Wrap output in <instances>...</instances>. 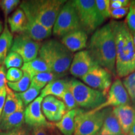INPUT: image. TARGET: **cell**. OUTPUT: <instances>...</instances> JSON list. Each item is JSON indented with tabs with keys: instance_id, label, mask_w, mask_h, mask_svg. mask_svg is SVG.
Wrapping results in <instances>:
<instances>
[{
	"instance_id": "45",
	"label": "cell",
	"mask_w": 135,
	"mask_h": 135,
	"mask_svg": "<svg viewBox=\"0 0 135 135\" xmlns=\"http://www.w3.org/2000/svg\"><path fill=\"white\" fill-rule=\"evenodd\" d=\"M119 135H125V134H119Z\"/></svg>"
},
{
	"instance_id": "33",
	"label": "cell",
	"mask_w": 135,
	"mask_h": 135,
	"mask_svg": "<svg viewBox=\"0 0 135 135\" xmlns=\"http://www.w3.org/2000/svg\"><path fill=\"white\" fill-rule=\"evenodd\" d=\"M64 103L66 108L67 111L72 110V109L78 108V106L76 102V100L73 95L71 91H70V88L67 89L64 93L61 98L60 99Z\"/></svg>"
},
{
	"instance_id": "14",
	"label": "cell",
	"mask_w": 135,
	"mask_h": 135,
	"mask_svg": "<svg viewBox=\"0 0 135 135\" xmlns=\"http://www.w3.org/2000/svg\"><path fill=\"white\" fill-rule=\"evenodd\" d=\"M43 98L38 97L25 109V122L31 127L46 126L50 124L41 110Z\"/></svg>"
},
{
	"instance_id": "18",
	"label": "cell",
	"mask_w": 135,
	"mask_h": 135,
	"mask_svg": "<svg viewBox=\"0 0 135 135\" xmlns=\"http://www.w3.org/2000/svg\"><path fill=\"white\" fill-rule=\"evenodd\" d=\"M81 109L66 111L60 121L55 123L57 129L63 135H73L75 129V119Z\"/></svg>"
},
{
	"instance_id": "22",
	"label": "cell",
	"mask_w": 135,
	"mask_h": 135,
	"mask_svg": "<svg viewBox=\"0 0 135 135\" xmlns=\"http://www.w3.org/2000/svg\"><path fill=\"white\" fill-rule=\"evenodd\" d=\"M10 31L12 33H24L27 26V18L21 8L17 9L8 19Z\"/></svg>"
},
{
	"instance_id": "26",
	"label": "cell",
	"mask_w": 135,
	"mask_h": 135,
	"mask_svg": "<svg viewBox=\"0 0 135 135\" xmlns=\"http://www.w3.org/2000/svg\"><path fill=\"white\" fill-rule=\"evenodd\" d=\"M64 76L57 75L53 72L41 73L34 76L31 79L30 86L35 87L36 88L42 90L47 84L54 80L60 79Z\"/></svg>"
},
{
	"instance_id": "37",
	"label": "cell",
	"mask_w": 135,
	"mask_h": 135,
	"mask_svg": "<svg viewBox=\"0 0 135 135\" xmlns=\"http://www.w3.org/2000/svg\"><path fill=\"white\" fill-rule=\"evenodd\" d=\"M0 135H32L29 129L24 126L7 131H0Z\"/></svg>"
},
{
	"instance_id": "10",
	"label": "cell",
	"mask_w": 135,
	"mask_h": 135,
	"mask_svg": "<svg viewBox=\"0 0 135 135\" xmlns=\"http://www.w3.org/2000/svg\"><path fill=\"white\" fill-rule=\"evenodd\" d=\"M41 45L24 33L16 35L13 39L11 51L18 53L23 59L24 63H27L36 58Z\"/></svg>"
},
{
	"instance_id": "13",
	"label": "cell",
	"mask_w": 135,
	"mask_h": 135,
	"mask_svg": "<svg viewBox=\"0 0 135 135\" xmlns=\"http://www.w3.org/2000/svg\"><path fill=\"white\" fill-rule=\"evenodd\" d=\"M41 110L48 121L56 123L60 121L67 111L63 101L53 96H48L43 99Z\"/></svg>"
},
{
	"instance_id": "8",
	"label": "cell",
	"mask_w": 135,
	"mask_h": 135,
	"mask_svg": "<svg viewBox=\"0 0 135 135\" xmlns=\"http://www.w3.org/2000/svg\"><path fill=\"white\" fill-rule=\"evenodd\" d=\"M82 29L74 1L65 3L61 9L53 28L56 36L62 37L71 32Z\"/></svg>"
},
{
	"instance_id": "39",
	"label": "cell",
	"mask_w": 135,
	"mask_h": 135,
	"mask_svg": "<svg viewBox=\"0 0 135 135\" xmlns=\"http://www.w3.org/2000/svg\"><path fill=\"white\" fill-rule=\"evenodd\" d=\"M131 1L129 0H111L110 8L111 9H118L121 8L129 7Z\"/></svg>"
},
{
	"instance_id": "16",
	"label": "cell",
	"mask_w": 135,
	"mask_h": 135,
	"mask_svg": "<svg viewBox=\"0 0 135 135\" xmlns=\"http://www.w3.org/2000/svg\"><path fill=\"white\" fill-rule=\"evenodd\" d=\"M88 35L82 29L76 30L62 37L61 42L72 53L78 52L87 47Z\"/></svg>"
},
{
	"instance_id": "28",
	"label": "cell",
	"mask_w": 135,
	"mask_h": 135,
	"mask_svg": "<svg viewBox=\"0 0 135 135\" xmlns=\"http://www.w3.org/2000/svg\"><path fill=\"white\" fill-rule=\"evenodd\" d=\"M40 93L41 91H40V89L30 86L29 88L25 91L22 93H16V94L23 102L24 106H27L38 97V95Z\"/></svg>"
},
{
	"instance_id": "46",
	"label": "cell",
	"mask_w": 135,
	"mask_h": 135,
	"mask_svg": "<svg viewBox=\"0 0 135 135\" xmlns=\"http://www.w3.org/2000/svg\"><path fill=\"white\" fill-rule=\"evenodd\" d=\"M134 109H135V105H134Z\"/></svg>"
},
{
	"instance_id": "1",
	"label": "cell",
	"mask_w": 135,
	"mask_h": 135,
	"mask_svg": "<svg viewBox=\"0 0 135 135\" xmlns=\"http://www.w3.org/2000/svg\"><path fill=\"white\" fill-rule=\"evenodd\" d=\"M87 46V50L98 65L115 76L116 41L110 23L96 30L93 33Z\"/></svg>"
},
{
	"instance_id": "25",
	"label": "cell",
	"mask_w": 135,
	"mask_h": 135,
	"mask_svg": "<svg viewBox=\"0 0 135 135\" xmlns=\"http://www.w3.org/2000/svg\"><path fill=\"white\" fill-rule=\"evenodd\" d=\"M13 33L8 29L6 22L4 28L0 35V65L4 64L5 58L11 50L13 42Z\"/></svg>"
},
{
	"instance_id": "17",
	"label": "cell",
	"mask_w": 135,
	"mask_h": 135,
	"mask_svg": "<svg viewBox=\"0 0 135 135\" xmlns=\"http://www.w3.org/2000/svg\"><path fill=\"white\" fill-rule=\"evenodd\" d=\"M25 14L27 18V26L24 34L37 42L43 41L51 35L52 30L44 26L31 15Z\"/></svg>"
},
{
	"instance_id": "44",
	"label": "cell",
	"mask_w": 135,
	"mask_h": 135,
	"mask_svg": "<svg viewBox=\"0 0 135 135\" xmlns=\"http://www.w3.org/2000/svg\"><path fill=\"white\" fill-rule=\"evenodd\" d=\"M133 43H134V46L135 48V34H133Z\"/></svg>"
},
{
	"instance_id": "12",
	"label": "cell",
	"mask_w": 135,
	"mask_h": 135,
	"mask_svg": "<svg viewBox=\"0 0 135 135\" xmlns=\"http://www.w3.org/2000/svg\"><path fill=\"white\" fill-rule=\"evenodd\" d=\"M98 63L93 58L88 50H82L76 53L71 63L70 72L76 78H81Z\"/></svg>"
},
{
	"instance_id": "42",
	"label": "cell",
	"mask_w": 135,
	"mask_h": 135,
	"mask_svg": "<svg viewBox=\"0 0 135 135\" xmlns=\"http://www.w3.org/2000/svg\"><path fill=\"white\" fill-rule=\"evenodd\" d=\"M128 135H135V121Z\"/></svg>"
},
{
	"instance_id": "19",
	"label": "cell",
	"mask_w": 135,
	"mask_h": 135,
	"mask_svg": "<svg viewBox=\"0 0 135 135\" xmlns=\"http://www.w3.org/2000/svg\"><path fill=\"white\" fill-rule=\"evenodd\" d=\"M70 88V80L67 79H58L47 84L41 91L40 97L45 98L53 96L60 99L66 91Z\"/></svg>"
},
{
	"instance_id": "21",
	"label": "cell",
	"mask_w": 135,
	"mask_h": 135,
	"mask_svg": "<svg viewBox=\"0 0 135 135\" xmlns=\"http://www.w3.org/2000/svg\"><path fill=\"white\" fill-rule=\"evenodd\" d=\"M6 91H7V94H6V101L0 118V120H3L19 109L22 106H24L23 102L18 97L16 93H15L11 90L8 86V85L6 87Z\"/></svg>"
},
{
	"instance_id": "5",
	"label": "cell",
	"mask_w": 135,
	"mask_h": 135,
	"mask_svg": "<svg viewBox=\"0 0 135 135\" xmlns=\"http://www.w3.org/2000/svg\"><path fill=\"white\" fill-rule=\"evenodd\" d=\"M70 89L78 107L82 108L92 110L99 107L106 101V94L76 79L70 80Z\"/></svg>"
},
{
	"instance_id": "43",
	"label": "cell",
	"mask_w": 135,
	"mask_h": 135,
	"mask_svg": "<svg viewBox=\"0 0 135 135\" xmlns=\"http://www.w3.org/2000/svg\"><path fill=\"white\" fill-rule=\"evenodd\" d=\"M3 23H2V22H1V20H0V35H1V34L2 33V32H3Z\"/></svg>"
},
{
	"instance_id": "36",
	"label": "cell",
	"mask_w": 135,
	"mask_h": 135,
	"mask_svg": "<svg viewBox=\"0 0 135 135\" xmlns=\"http://www.w3.org/2000/svg\"><path fill=\"white\" fill-rule=\"evenodd\" d=\"M23 76V71L19 68H12L8 69L6 74L7 81L11 83L16 82L21 80Z\"/></svg>"
},
{
	"instance_id": "30",
	"label": "cell",
	"mask_w": 135,
	"mask_h": 135,
	"mask_svg": "<svg viewBox=\"0 0 135 135\" xmlns=\"http://www.w3.org/2000/svg\"><path fill=\"white\" fill-rule=\"evenodd\" d=\"M122 83L129 98L135 104V71L124 77Z\"/></svg>"
},
{
	"instance_id": "20",
	"label": "cell",
	"mask_w": 135,
	"mask_h": 135,
	"mask_svg": "<svg viewBox=\"0 0 135 135\" xmlns=\"http://www.w3.org/2000/svg\"><path fill=\"white\" fill-rule=\"evenodd\" d=\"M25 106H22L11 115L0 120V131H7L23 126L25 122Z\"/></svg>"
},
{
	"instance_id": "32",
	"label": "cell",
	"mask_w": 135,
	"mask_h": 135,
	"mask_svg": "<svg viewBox=\"0 0 135 135\" xmlns=\"http://www.w3.org/2000/svg\"><path fill=\"white\" fill-rule=\"evenodd\" d=\"M19 0H3L0 1V7L3 10L4 18L6 19L5 22H7L8 15L16 8L20 4Z\"/></svg>"
},
{
	"instance_id": "6",
	"label": "cell",
	"mask_w": 135,
	"mask_h": 135,
	"mask_svg": "<svg viewBox=\"0 0 135 135\" xmlns=\"http://www.w3.org/2000/svg\"><path fill=\"white\" fill-rule=\"evenodd\" d=\"M111 109V108H107L98 111L81 109L76 117L73 135L97 134Z\"/></svg>"
},
{
	"instance_id": "2",
	"label": "cell",
	"mask_w": 135,
	"mask_h": 135,
	"mask_svg": "<svg viewBox=\"0 0 135 135\" xmlns=\"http://www.w3.org/2000/svg\"><path fill=\"white\" fill-rule=\"evenodd\" d=\"M116 41V73L119 78L135 71V48L133 35L125 21L110 23Z\"/></svg>"
},
{
	"instance_id": "34",
	"label": "cell",
	"mask_w": 135,
	"mask_h": 135,
	"mask_svg": "<svg viewBox=\"0 0 135 135\" xmlns=\"http://www.w3.org/2000/svg\"><path fill=\"white\" fill-rule=\"evenodd\" d=\"M96 4L102 18L105 20L110 17V1L109 0H96Z\"/></svg>"
},
{
	"instance_id": "11",
	"label": "cell",
	"mask_w": 135,
	"mask_h": 135,
	"mask_svg": "<svg viewBox=\"0 0 135 135\" xmlns=\"http://www.w3.org/2000/svg\"><path fill=\"white\" fill-rule=\"evenodd\" d=\"M129 101L130 98L122 81L119 78H117L111 84L104 103L97 108L92 109V111H98L107 108L118 107L129 104Z\"/></svg>"
},
{
	"instance_id": "4",
	"label": "cell",
	"mask_w": 135,
	"mask_h": 135,
	"mask_svg": "<svg viewBox=\"0 0 135 135\" xmlns=\"http://www.w3.org/2000/svg\"><path fill=\"white\" fill-rule=\"evenodd\" d=\"M66 2L65 0L24 1L20 4V8L44 26L52 30L56 20Z\"/></svg>"
},
{
	"instance_id": "35",
	"label": "cell",
	"mask_w": 135,
	"mask_h": 135,
	"mask_svg": "<svg viewBox=\"0 0 135 135\" xmlns=\"http://www.w3.org/2000/svg\"><path fill=\"white\" fill-rule=\"evenodd\" d=\"M125 23L132 35L135 34V1H131Z\"/></svg>"
},
{
	"instance_id": "38",
	"label": "cell",
	"mask_w": 135,
	"mask_h": 135,
	"mask_svg": "<svg viewBox=\"0 0 135 135\" xmlns=\"http://www.w3.org/2000/svg\"><path fill=\"white\" fill-rule=\"evenodd\" d=\"M128 11H129V7L111 9L110 17L116 20L121 19L123 17L127 15Z\"/></svg>"
},
{
	"instance_id": "40",
	"label": "cell",
	"mask_w": 135,
	"mask_h": 135,
	"mask_svg": "<svg viewBox=\"0 0 135 135\" xmlns=\"http://www.w3.org/2000/svg\"><path fill=\"white\" fill-rule=\"evenodd\" d=\"M6 87L7 86L2 88H0V118L2 114L3 108H4L5 101H6V94H7Z\"/></svg>"
},
{
	"instance_id": "29",
	"label": "cell",
	"mask_w": 135,
	"mask_h": 135,
	"mask_svg": "<svg viewBox=\"0 0 135 135\" xmlns=\"http://www.w3.org/2000/svg\"><path fill=\"white\" fill-rule=\"evenodd\" d=\"M32 135H63L57 129L55 124L50 123L48 125L33 128Z\"/></svg>"
},
{
	"instance_id": "23",
	"label": "cell",
	"mask_w": 135,
	"mask_h": 135,
	"mask_svg": "<svg viewBox=\"0 0 135 135\" xmlns=\"http://www.w3.org/2000/svg\"><path fill=\"white\" fill-rule=\"evenodd\" d=\"M123 134L122 131L115 116L113 113L112 108L106 115L104 122L96 135H119Z\"/></svg>"
},
{
	"instance_id": "31",
	"label": "cell",
	"mask_w": 135,
	"mask_h": 135,
	"mask_svg": "<svg viewBox=\"0 0 135 135\" xmlns=\"http://www.w3.org/2000/svg\"><path fill=\"white\" fill-rule=\"evenodd\" d=\"M23 63L24 62H23L21 57L18 53L11 51L8 54L4 61L5 68H7L8 70L9 68H18L20 67H22Z\"/></svg>"
},
{
	"instance_id": "3",
	"label": "cell",
	"mask_w": 135,
	"mask_h": 135,
	"mask_svg": "<svg viewBox=\"0 0 135 135\" xmlns=\"http://www.w3.org/2000/svg\"><path fill=\"white\" fill-rule=\"evenodd\" d=\"M39 54L51 71L63 76L70 70L74 56L61 42L55 40L45 41L40 47Z\"/></svg>"
},
{
	"instance_id": "41",
	"label": "cell",
	"mask_w": 135,
	"mask_h": 135,
	"mask_svg": "<svg viewBox=\"0 0 135 135\" xmlns=\"http://www.w3.org/2000/svg\"><path fill=\"white\" fill-rule=\"evenodd\" d=\"M6 70L3 65L0 66V88L7 86V80L6 77Z\"/></svg>"
},
{
	"instance_id": "24",
	"label": "cell",
	"mask_w": 135,
	"mask_h": 135,
	"mask_svg": "<svg viewBox=\"0 0 135 135\" xmlns=\"http://www.w3.org/2000/svg\"><path fill=\"white\" fill-rule=\"evenodd\" d=\"M21 70L23 73L28 74L31 79L41 73L51 72L47 64L40 57H37L29 62L23 63Z\"/></svg>"
},
{
	"instance_id": "9",
	"label": "cell",
	"mask_w": 135,
	"mask_h": 135,
	"mask_svg": "<svg viewBox=\"0 0 135 135\" xmlns=\"http://www.w3.org/2000/svg\"><path fill=\"white\" fill-rule=\"evenodd\" d=\"M112 75L108 70L97 65L81 79L88 86L107 95L112 84Z\"/></svg>"
},
{
	"instance_id": "15",
	"label": "cell",
	"mask_w": 135,
	"mask_h": 135,
	"mask_svg": "<svg viewBox=\"0 0 135 135\" xmlns=\"http://www.w3.org/2000/svg\"><path fill=\"white\" fill-rule=\"evenodd\" d=\"M122 131L123 134L128 135L135 121V109L130 104H124L112 108Z\"/></svg>"
},
{
	"instance_id": "7",
	"label": "cell",
	"mask_w": 135,
	"mask_h": 135,
	"mask_svg": "<svg viewBox=\"0 0 135 135\" xmlns=\"http://www.w3.org/2000/svg\"><path fill=\"white\" fill-rule=\"evenodd\" d=\"M83 30L88 34L93 33L103 24L104 20L101 16L94 0L74 1Z\"/></svg>"
},
{
	"instance_id": "27",
	"label": "cell",
	"mask_w": 135,
	"mask_h": 135,
	"mask_svg": "<svg viewBox=\"0 0 135 135\" xmlns=\"http://www.w3.org/2000/svg\"><path fill=\"white\" fill-rule=\"evenodd\" d=\"M31 78L28 74L23 73V76L21 80L16 82L11 83L7 81V85L11 90L17 93H22L29 88L31 84Z\"/></svg>"
}]
</instances>
